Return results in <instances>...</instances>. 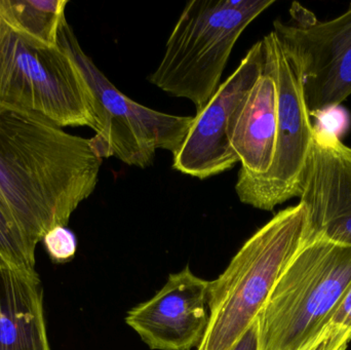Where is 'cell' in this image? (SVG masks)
<instances>
[{"label":"cell","instance_id":"18","mask_svg":"<svg viewBox=\"0 0 351 350\" xmlns=\"http://www.w3.org/2000/svg\"><path fill=\"white\" fill-rule=\"evenodd\" d=\"M351 340V331L328 325L315 340L299 350H346Z\"/></svg>","mask_w":351,"mask_h":350},{"label":"cell","instance_id":"8","mask_svg":"<svg viewBox=\"0 0 351 350\" xmlns=\"http://www.w3.org/2000/svg\"><path fill=\"white\" fill-rule=\"evenodd\" d=\"M288 22L276 20L278 35L296 70L309 113L339 106L351 96V5L330 21H319L294 2Z\"/></svg>","mask_w":351,"mask_h":350},{"label":"cell","instance_id":"10","mask_svg":"<svg viewBox=\"0 0 351 350\" xmlns=\"http://www.w3.org/2000/svg\"><path fill=\"white\" fill-rule=\"evenodd\" d=\"M210 283L186 266L169 275L152 299L129 310L125 323L150 349H197L208 328Z\"/></svg>","mask_w":351,"mask_h":350},{"label":"cell","instance_id":"16","mask_svg":"<svg viewBox=\"0 0 351 350\" xmlns=\"http://www.w3.org/2000/svg\"><path fill=\"white\" fill-rule=\"evenodd\" d=\"M47 254L56 263H65L75 256L77 240L75 234L66 226H57L43 238Z\"/></svg>","mask_w":351,"mask_h":350},{"label":"cell","instance_id":"2","mask_svg":"<svg viewBox=\"0 0 351 350\" xmlns=\"http://www.w3.org/2000/svg\"><path fill=\"white\" fill-rule=\"evenodd\" d=\"M309 238L304 205L278 212L210 281L208 324L197 350H229L259 316L297 253Z\"/></svg>","mask_w":351,"mask_h":350},{"label":"cell","instance_id":"1","mask_svg":"<svg viewBox=\"0 0 351 350\" xmlns=\"http://www.w3.org/2000/svg\"><path fill=\"white\" fill-rule=\"evenodd\" d=\"M103 158L92 140L43 115L0 106V205L36 247L96 189Z\"/></svg>","mask_w":351,"mask_h":350},{"label":"cell","instance_id":"19","mask_svg":"<svg viewBox=\"0 0 351 350\" xmlns=\"http://www.w3.org/2000/svg\"><path fill=\"white\" fill-rule=\"evenodd\" d=\"M229 350H260L259 316Z\"/></svg>","mask_w":351,"mask_h":350},{"label":"cell","instance_id":"9","mask_svg":"<svg viewBox=\"0 0 351 350\" xmlns=\"http://www.w3.org/2000/svg\"><path fill=\"white\" fill-rule=\"evenodd\" d=\"M262 40L256 42L235 71L221 84L202 110L194 115L189 132L173 158V168L204 180L231 170L239 160L229 142L234 115L263 69Z\"/></svg>","mask_w":351,"mask_h":350},{"label":"cell","instance_id":"6","mask_svg":"<svg viewBox=\"0 0 351 350\" xmlns=\"http://www.w3.org/2000/svg\"><path fill=\"white\" fill-rule=\"evenodd\" d=\"M61 45L75 61L96 103L97 129L90 138L103 158L115 156L128 166H152L156 150L179 151L193 116H180L139 104L113 86L80 47L66 18L58 32Z\"/></svg>","mask_w":351,"mask_h":350},{"label":"cell","instance_id":"17","mask_svg":"<svg viewBox=\"0 0 351 350\" xmlns=\"http://www.w3.org/2000/svg\"><path fill=\"white\" fill-rule=\"evenodd\" d=\"M311 116L315 117L317 121L315 125H313V131L322 135L332 136L340 139L350 127V114L340 105L317 111Z\"/></svg>","mask_w":351,"mask_h":350},{"label":"cell","instance_id":"12","mask_svg":"<svg viewBox=\"0 0 351 350\" xmlns=\"http://www.w3.org/2000/svg\"><path fill=\"white\" fill-rule=\"evenodd\" d=\"M276 79L264 58L263 69L234 115L228 134L241 164L237 181L259 178L270 170L276 153Z\"/></svg>","mask_w":351,"mask_h":350},{"label":"cell","instance_id":"5","mask_svg":"<svg viewBox=\"0 0 351 350\" xmlns=\"http://www.w3.org/2000/svg\"><path fill=\"white\" fill-rule=\"evenodd\" d=\"M0 106L43 115L58 127L97 129L96 103L71 55L0 14Z\"/></svg>","mask_w":351,"mask_h":350},{"label":"cell","instance_id":"14","mask_svg":"<svg viewBox=\"0 0 351 350\" xmlns=\"http://www.w3.org/2000/svg\"><path fill=\"white\" fill-rule=\"evenodd\" d=\"M68 0H0V14L25 34L57 45L58 32L66 18Z\"/></svg>","mask_w":351,"mask_h":350},{"label":"cell","instance_id":"3","mask_svg":"<svg viewBox=\"0 0 351 350\" xmlns=\"http://www.w3.org/2000/svg\"><path fill=\"white\" fill-rule=\"evenodd\" d=\"M274 0H192L180 14L149 82L193 103L196 113L221 86L235 43Z\"/></svg>","mask_w":351,"mask_h":350},{"label":"cell","instance_id":"15","mask_svg":"<svg viewBox=\"0 0 351 350\" xmlns=\"http://www.w3.org/2000/svg\"><path fill=\"white\" fill-rule=\"evenodd\" d=\"M35 248L20 226L0 205V263L39 277L35 271Z\"/></svg>","mask_w":351,"mask_h":350},{"label":"cell","instance_id":"7","mask_svg":"<svg viewBox=\"0 0 351 350\" xmlns=\"http://www.w3.org/2000/svg\"><path fill=\"white\" fill-rule=\"evenodd\" d=\"M264 58L278 92L276 153L263 176L237 181L235 191L245 205L263 211L300 195L303 173L313 140V123L296 70L274 31L262 39Z\"/></svg>","mask_w":351,"mask_h":350},{"label":"cell","instance_id":"20","mask_svg":"<svg viewBox=\"0 0 351 350\" xmlns=\"http://www.w3.org/2000/svg\"><path fill=\"white\" fill-rule=\"evenodd\" d=\"M329 325L351 331V286L341 303L334 312Z\"/></svg>","mask_w":351,"mask_h":350},{"label":"cell","instance_id":"11","mask_svg":"<svg viewBox=\"0 0 351 350\" xmlns=\"http://www.w3.org/2000/svg\"><path fill=\"white\" fill-rule=\"evenodd\" d=\"M299 197L311 238L351 247V148L339 138L313 131Z\"/></svg>","mask_w":351,"mask_h":350},{"label":"cell","instance_id":"4","mask_svg":"<svg viewBox=\"0 0 351 350\" xmlns=\"http://www.w3.org/2000/svg\"><path fill=\"white\" fill-rule=\"evenodd\" d=\"M350 286L351 247L309 236L260 312V350H299L315 340Z\"/></svg>","mask_w":351,"mask_h":350},{"label":"cell","instance_id":"13","mask_svg":"<svg viewBox=\"0 0 351 350\" xmlns=\"http://www.w3.org/2000/svg\"><path fill=\"white\" fill-rule=\"evenodd\" d=\"M0 350H51L39 277L0 263Z\"/></svg>","mask_w":351,"mask_h":350}]
</instances>
